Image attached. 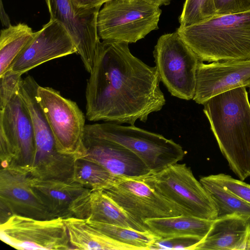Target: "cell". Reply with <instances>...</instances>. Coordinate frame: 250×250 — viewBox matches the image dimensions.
I'll return each instance as SVG.
<instances>
[{"label": "cell", "instance_id": "cell-11", "mask_svg": "<svg viewBox=\"0 0 250 250\" xmlns=\"http://www.w3.org/2000/svg\"><path fill=\"white\" fill-rule=\"evenodd\" d=\"M102 191L145 227L144 222L148 219L183 214L177 207L155 191L144 176H115Z\"/></svg>", "mask_w": 250, "mask_h": 250}, {"label": "cell", "instance_id": "cell-17", "mask_svg": "<svg viewBox=\"0 0 250 250\" xmlns=\"http://www.w3.org/2000/svg\"><path fill=\"white\" fill-rule=\"evenodd\" d=\"M73 217L149 231L138 223L102 190H89L77 201Z\"/></svg>", "mask_w": 250, "mask_h": 250}, {"label": "cell", "instance_id": "cell-20", "mask_svg": "<svg viewBox=\"0 0 250 250\" xmlns=\"http://www.w3.org/2000/svg\"><path fill=\"white\" fill-rule=\"evenodd\" d=\"M214 220L181 214L148 219L145 221L144 224L148 230L161 238L194 236L204 239L209 232Z\"/></svg>", "mask_w": 250, "mask_h": 250}, {"label": "cell", "instance_id": "cell-4", "mask_svg": "<svg viewBox=\"0 0 250 250\" xmlns=\"http://www.w3.org/2000/svg\"><path fill=\"white\" fill-rule=\"evenodd\" d=\"M84 129L128 148L144 162L151 173L177 163L186 154L182 147L173 140L134 125L107 122L85 125Z\"/></svg>", "mask_w": 250, "mask_h": 250}, {"label": "cell", "instance_id": "cell-27", "mask_svg": "<svg viewBox=\"0 0 250 250\" xmlns=\"http://www.w3.org/2000/svg\"><path fill=\"white\" fill-rule=\"evenodd\" d=\"M22 74L7 70L0 76V110L18 93Z\"/></svg>", "mask_w": 250, "mask_h": 250}, {"label": "cell", "instance_id": "cell-7", "mask_svg": "<svg viewBox=\"0 0 250 250\" xmlns=\"http://www.w3.org/2000/svg\"><path fill=\"white\" fill-rule=\"evenodd\" d=\"M153 53L161 81L169 92L181 99H193L200 60L177 31L161 36Z\"/></svg>", "mask_w": 250, "mask_h": 250}, {"label": "cell", "instance_id": "cell-1", "mask_svg": "<svg viewBox=\"0 0 250 250\" xmlns=\"http://www.w3.org/2000/svg\"><path fill=\"white\" fill-rule=\"evenodd\" d=\"M128 43L103 40L97 45L85 90L86 117L134 125L166 104L156 66H150L130 52Z\"/></svg>", "mask_w": 250, "mask_h": 250}, {"label": "cell", "instance_id": "cell-19", "mask_svg": "<svg viewBox=\"0 0 250 250\" xmlns=\"http://www.w3.org/2000/svg\"><path fill=\"white\" fill-rule=\"evenodd\" d=\"M250 236V217L233 213L218 217L194 250H244Z\"/></svg>", "mask_w": 250, "mask_h": 250}, {"label": "cell", "instance_id": "cell-13", "mask_svg": "<svg viewBox=\"0 0 250 250\" xmlns=\"http://www.w3.org/2000/svg\"><path fill=\"white\" fill-rule=\"evenodd\" d=\"M0 223L14 214L46 219L55 218L32 186L28 172L23 168H1Z\"/></svg>", "mask_w": 250, "mask_h": 250}, {"label": "cell", "instance_id": "cell-15", "mask_svg": "<svg viewBox=\"0 0 250 250\" xmlns=\"http://www.w3.org/2000/svg\"><path fill=\"white\" fill-rule=\"evenodd\" d=\"M243 86L250 87V59L208 64L199 61L193 100L203 104L217 95Z\"/></svg>", "mask_w": 250, "mask_h": 250}, {"label": "cell", "instance_id": "cell-28", "mask_svg": "<svg viewBox=\"0 0 250 250\" xmlns=\"http://www.w3.org/2000/svg\"><path fill=\"white\" fill-rule=\"evenodd\" d=\"M204 239L194 236H182L159 238L150 246L149 250H194Z\"/></svg>", "mask_w": 250, "mask_h": 250}, {"label": "cell", "instance_id": "cell-9", "mask_svg": "<svg viewBox=\"0 0 250 250\" xmlns=\"http://www.w3.org/2000/svg\"><path fill=\"white\" fill-rule=\"evenodd\" d=\"M35 151L32 121L18 92L0 110L1 168L17 167L27 171L32 164Z\"/></svg>", "mask_w": 250, "mask_h": 250}, {"label": "cell", "instance_id": "cell-29", "mask_svg": "<svg viewBox=\"0 0 250 250\" xmlns=\"http://www.w3.org/2000/svg\"><path fill=\"white\" fill-rule=\"evenodd\" d=\"M213 180L226 188L243 201L250 204V185L224 173L209 175Z\"/></svg>", "mask_w": 250, "mask_h": 250}, {"label": "cell", "instance_id": "cell-14", "mask_svg": "<svg viewBox=\"0 0 250 250\" xmlns=\"http://www.w3.org/2000/svg\"><path fill=\"white\" fill-rule=\"evenodd\" d=\"M75 53L77 50L65 27L50 19L35 32L7 70L23 74L44 62Z\"/></svg>", "mask_w": 250, "mask_h": 250}, {"label": "cell", "instance_id": "cell-3", "mask_svg": "<svg viewBox=\"0 0 250 250\" xmlns=\"http://www.w3.org/2000/svg\"><path fill=\"white\" fill-rule=\"evenodd\" d=\"M176 31L202 62L250 59V10L215 15Z\"/></svg>", "mask_w": 250, "mask_h": 250}, {"label": "cell", "instance_id": "cell-2", "mask_svg": "<svg viewBox=\"0 0 250 250\" xmlns=\"http://www.w3.org/2000/svg\"><path fill=\"white\" fill-rule=\"evenodd\" d=\"M203 105L221 153L233 173L244 180L250 176V103L246 87L217 95Z\"/></svg>", "mask_w": 250, "mask_h": 250}, {"label": "cell", "instance_id": "cell-12", "mask_svg": "<svg viewBox=\"0 0 250 250\" xmlns=\"http://www.w3.org/2000/svg\"><path fill=\"white\" fill-rule=\"evenodd\" d=\"M50 19L62 24L70 34L86 70L90 73L100 41L97 19L100 8L77 10L72 0H45Z\"/></svg>", "mask_w": 250, "mask_h": 250}, {"label": "cell", "instance_id": "cell-34", "mask_svg": "<svg viewBox=\"0 0 250 250\" xmlns=\"http://www.w3.org/2000/svg\"><path fill=\"white\" fill-rule=\"evenodd\" d=\"M246 250H250V236L249 237V239L248 240L247 245H246Z\"/></svg>", "mask_w": 250, "mask_h": 250}, {"label": "cell", "instance_id": "cell-35", "mask_svg": "<svg viewBox=\"0 0 250 250\" xmlns=\"http://www.w3.org/2000/svg\"></svg>", "mask_w": 250, "mask_h": 250}, {"label": "cell", "instance_id": "cell-6", "mask_svg": "<svg viewBox=\"0 0 250 250\" xmlns=\"http://www.w3.org/2000/svg\"><path fill=\"white\" fill-rule=\"evenodd\" d=\"M144 178L183 214L212 220L218 217L213 200L186 164L171 165L159 172L146 175Z\"/></svg>", "mask_w": 250, "mask_h": 250}, {"label": "cell", "instance_id": "cell-22", "mask_svg": "<svg viewBox=\"0 0 250 250\" xmlns=\"http://www.w3.org/2000/svg\"><path fill=\"white\" fill-rule=\"evenodd\" d=\"M35 32L24 23L10 24L1 30L0 35V76L33 38Z\"/></svg>", "mask_w": 250, "mask_h": 250}, {"label": "cell", "instance_id": "cell-23", "mask_svg": "<svg viewBox=\"0 0 250 250\" xmlns=\"http://www.w3.org/2000/svg\"><path fill=\"white\" fill-rule=\"evenodd\" d=\"M199 181L213 200L218 217L233 213L250 217V204L236 196L209 176L202 177Z\"/></svg>", "mask_w": 250, "mask_h": 250}, {"label": "cell", "instance_id": "cell-24", "mask_svg": "<svg viewBox=\"0 0 250 250\" xmlns=\"http://www.w3.org/2000/svg\"><path fill=\"white\" fill-rule=\"evenodd\" d=\"M86 222L108 237L120 243L138 248L149 250L158 238L149 231H142L121 226L97 222L86 219Z\"/></svg>", "mask_w": 250, "mask_h": 250}, {"label": "cell", "instance_id": "cell-10", "mask_svg": "<svg viewBox=\"0 0 250 250\" xmlns=\"http://www.w3.org/2000/svg\"><path fill=\"white\" fill-rule=\"evenodd\" d=\"M0 238L18 250H74L62 217L40 219L12 215L0 223Z\"/></svg>", "mask_w": 250, "mask_h": 250}, {"label": "cell", "instance_id": "cell-5", "mask_svg": "<svg viewBox=\"0 0 250 250\" xmlns=\"http://www.w3.org/2000/svg\"><path fill=\"white\" fill-rule=\"evenodd\" d=\"M161 13L159 6L148 0H111L99 12V37L135 43L158 29Z\"/></svg>", "mask_w": 250, "mask_h": 250}, {"label": "cell", "instance_id": "cell-21", "mask_svg": "<svg viewBox=\"0 0 250 250\" xmlns=\"http://www.w3.org/2000/svg\"><path fill=\"white\" fill-rule=\"evenodd\" d=\"M63 219L74 250H139L105 235L90 226L85 219L75 217Z\"/></svg>", "mask_w": 250, "mask_h": 250}, {"label": "cell", "instance_id": "cell-16", "mask_svg": "<svg viewBox=\"0 0 250 250\" xmlns=\"http://www.w3.org/2000/svg\"><path fill=\"white\" fill-rule=\"evenodd\" d=\"M83 158L103 166L115 176L140 177L151 173L144 162L131 150L114 141L84 129Z\"/></svg>", "mask_w": 250, "mask_h": 250}, {"label": "cell", "instance_id": "cell-31", "mask_svg": "<svg viewBox=\"0 0 250 250\" xmlns=\"http://www.w3.org/2000/svg\"><path fill=\"white\" fill-rule=\"evenodd\" d=\"M111 0H72L75 8L78 10H91L101 8L102 5Z\"/></svg>", "mask_w": 250, "mask_h": 250}, {"label": "cell", "instance_id": "cell-30", "mask_svg": "<svg viewBox=\"0 0 250 250\" xmlns=\"http://www.w3.org/2000/svg\"><path fill=\"white\" fill-rule=\"evenodd\" d=\"M216 15H226L250 10V0H214Z\"/></svg>", "mask_w": 250, "mask_h": 250}, {"label": "cell", "instance_id": "cell-32", "mask_svg": "<svg viewBox=\"0 0 250 250\" xmlns=\"http://www.w3.org/2000/svg\"><path fill=\"white\" fill-rule=\"evenodd\" d=\"M2 4V1L1 0V4H0V11L2 12L4 16L1 15V22L2 23V25H4L6 27L9 26L11 24L10 23L9 19L8 18V16L7 15H5V11H4V9L3 8Z\"/></svg>", "mask_w": 250, "mask_h": 250}, {"label": "cell", "instance_id": "cell-8", "mask_svg": "<svg viewBox=\"0 0 250 250\" xmlns=\"http://www.w3.org/2000/svg\"><path fill=\"white\" fill-rule=\"evenodd\" d=\"M36 97L58 150L77 159L86 155L83 143L85 117L76 102L52 87L38 85Z\"/></svg>", "mask_w": 250, "mask_h": 250}, {"label": "cell", "instance_id": "cell-18", "mask_svg": "<svg viewBox=\"0 0 250 250\" xmlns=\"http://www.w3.org/2000/svg\"><path fill=\"white\" fill-rule=\"evenodd\" d=\"M29 176L32 186L55 217H72L77 201L90 190L73 179H40Z\"/></svg>", "mask_w": 250, "mask_h": 250}, {"label": "cell", "instance_id": "cell-25", "mask_svg": "<svg viewBox=\"0 0 250 250\" xmlns=\"http://www.w3.org/2000/svg\"><path fill=\"white\" fill-rule=\"evenodd\" d=\"M115 177L95 162L83 157L76 161L73 179L90 190H103Z\"/></svg>", "mask_w": 250, "mask_h": 250}, {"label": "cell", "instance_id": "cell-26", "mask_svg": "<svg viewBox=\"0 0 250 250\" xmlns=\"http://www.w3.org/2000/svg\"><path fill=\"white\" fill-rule=\"evenodd\" d=\"M214 0H185L179 18L181 26L194 24L216 15Z\"/></svg>", "mask_w": 250, "mask_h": 250}, {"label": "cell", "instance_id": "cell-33", "mask_svg": "<svg viewBox=\"0 0 250 250\" xmlns=\"http://www.w3.org/2000/svg\"><path fill=\"white\" fill-rule=\"evenodd\" d=\"M151 2L160 7L163 5H167L170 2V0H148Z\"/></svg>", "mask_w": 250, "mask_h": 250}]
</instances>
